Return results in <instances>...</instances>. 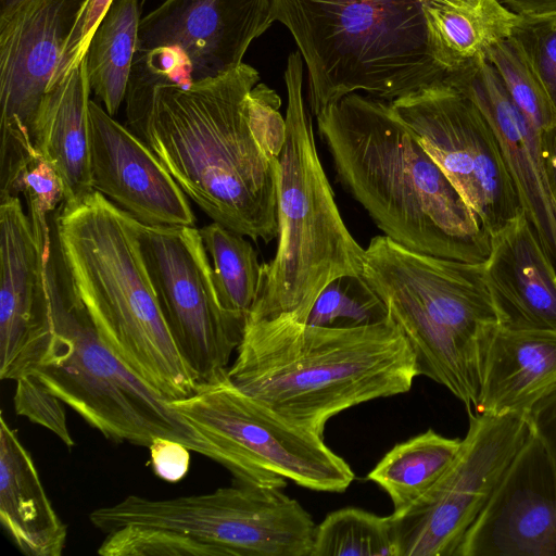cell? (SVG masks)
<instances>
[{
  "instance_id": "cell-1",
  "label": "cell",
  "mask_w": 556,
  "mask_h": 556,
  "mask_svg": "<svg viewBox=\"0 0 556 556\" xmlns=\"http://www.w3.org/2000/svg\"><path fill=\"white\" fill-rule=\"evenodd\" d=\"M247 63L187 88L159 84L127 99L128 128L213 220L254 241L278 237L279 157L255 136Z\"/></svg>"
},
{
  "instance_id": "cell-2",
  "label": "cell",
  "mask_w": 556,
  "mask_h": 556,
  "mask_svg": "<svg viewBox=\"0 0 556 556\" xmlns=\"http://www.w3.org/2000/svg\"><path fill=\"white\" fill-rule=\"evenodd\" d=\"M316 118L338 181L384 236L429 255L486 261L490 236L390 101L354 92Z\"/></svg>"
},
{
  "instance_id": "cell-3",
  "label": "cell",
  "mask_w": 556,
  "mask_h": 556,
  "mask_svg": "<svg viewBox=\"0 0 556 556\" xmlns=\"http://www.w3.org/2000/svg\"><path fill=\"white\" fill-rule=\"evenodd\" d=\"M230 381L282 419L324 437L330 418L406 393L418 376L396 324L313 326L290 317L245 319Z\"/></svg>"
},
{
  "instance_id": "cell-4",
  "label": "cell",
  "mask_w": 556,
  "mask_h": 556,
  "mask_svg": "<svg viewBox=\"0 0 556 556\" xmlns=\"http://www.w3.org/2000/svg\"><path fill=\"white\" fill-rule=\"evenodd\" d=\"M53 240L71 285L101 340L169 401L199 379L172 337L138 241V220L94 190L62 203Z\"/></svg>"
},
{
  "instance_id": "cell-5",
  "label": "cell",
  "mask_w": 556,
  "mask_h": 556,
  "mask_svg": "<svg viewBox=\"0 0 556 556\" xmlns=\"http://www.w3.org/2000/svg\"><path fill=\"white\" fill-rule=\"evenodd\" d=\"M483 264L420 253L378 235L365 249L362 271L410 344L418 376L445 387L467 410L477 403L488 349L503 324Z\"/></svg>"
},
{
  "instance_id": "cell-6",
  "label": "cell",
  "mask_w": 556,
  "mask_h": 556,
  "mask_svg": "<svg viewBox=\"0 0 556 556\" xmlns=\"http://www.w3.org/2000/svg\"><path fill=\"white\" fill-rule=\"evenodd\" d=\"M271 17L306 65L315 116L354 92L393 101L445 76L429 48L422 0H271Z\"/></svg>"
},
{
  "instance_id": "cell-7",
  "label": "cell",
  "mask_w": 556,
  "mask_h": 556,
  "mask_svg": "<svg viewBox=\"0 0 556 556\" xmlns=\"http://www.w3.org/2000/svg\"><path fill=\"white\" fill-rule=\"evenodd\" d=\"M304 61L289 54L285 70L286 136L279 154L278 237L274 258L247 318L278 316L304 323L324 288L362 275L365 249L346 227L321 165L303 99Z\"/></svg>"
},
{
  "instance_id": "cell-8",
  "label": "cell",
  "mask_w": 556,
  "mask_h": 556,
  "mask_svg": "<svg viewBox=\"0 0 556 556\" xmlns=\"http://www.w3.org/2000/svg\"><path fill=\"white\" fill-rule=\"evenodd\" d=\"M90 522L102 556H311L316 523L282 489L247 485L153 500L128 495Z\"/></svg>"
},
{
  "instance_id": "cell-9",
  "label": "cell",
  "mask_w": 556,
  "mask_h": 556,
  "mask_svg": "<svg viewBox=\"0 0 556 556\" xmlns=\"http://www.w3.org/2000/svg\"><path fill=\"white\" fill-rule=\"evenodd\" d=\"M47 277L56 340L48 361L33 376L113 442L149 447L163 437L211 459L206 442L169 400L128 369L101 340L54 243Z\"/></svg>"
},
{
  "instance_id": "cell-10",
  "label": "cell",
  "mask_w": 556,
  "mask_h": 556,
  "mask_svg": "<svg viewBox=\"0 0 556 556\" xmlns=\"http://www.w3.org/2000/svg\"><path fill=\"white\" fill-rule=\"evenodd\" d=\"M168 403L206 442L211 459L239 483L283 489L290 480L312 491L342 493L355 478L323 435L266 408L236 387L227 369Z\"/></svg>"
},
{
  "instance_id": "cell-11",
  "label": "cell",
  "mask_w": 556,
  "mask_h": 556,
  "mask_svg": "<svg viewBox=\"0 0 556 556\" xmlns=\"http://www.w3.org/2000/svg\"><path fill=\"white\" fill-rule=\"evenodd\" d=\"M273 23L271 0H165L141 17L126 98L236 68Z\"/></svg>"
},
{
  "instance_id": "cell-12",
  "label": "cell",
  "mask_w": 556,
  "mask_h": 556,
  "mask_svg": "<svg viewBox=\"0 0 556 556\" xmlns=\"http://www.w3.org/2000/svg\"><path fill=\"white\" fill-rule=\"evenodd\" d=\"M468 415L450 467L421 496L389 516L396 556H455L531 433L526 414Z\"/></svg>"
},
{
  "instance_id": "cell-13",
  "label": "cell",
  "mask_w": 556,
  "mask_h": 556,
  "mask_svg": "<svg viewBox=\"0 0 556 556\" xmlns=\"http://www.w3.org/2000/svg\"><path fill=\"white\" fill-rule=\"evenodd\" d=\"M138 241L168 329L199 383L226 370L245 318L222 306L199 229L138 220Z\"/></svg>"
},
{
  "instance_id": "cell-14",
  "label": "cell",
  "mask_w": 556,
  "mask_h": 556,
  "mask_svg": "<svg viewBox=\"0 0 556 556\" xmlns=\"http://www.w3.org/2000/svg\"><path fill=\"white\" fill-rule=\"evenodd\" d=\"M390 102L490 237L522 211L496 137L468 97L442 79Z\"/></svg>"
},
{
  "instance_id": "cell-15",
  "label": "cell",
  "mask_w": 556,
  "mask_h": 556,
  "mask_svg": "<svg viewBox=\"0 0 556 556\" xmlns=\"http://www.w3.org/2000/svg\"><path fill=\"white\" fill-rule=\"evenodd\" d=\"M87 0H25L0 18V189L37 153L35 115Z\"/></svg>"
},
{
  "instance_id": "cell-16",
  "label": "cell",
  "mask_w": 556,
  "mask_h": 556,
  "mask_svg": "<svg viewBox=\"0 0 556 556\" xmlns=\"http://www.w3.org/2000/svg\"><path fill=\"white\" fill-rule=\"evenodd\" d=\"M52 235L34 228L18 195L0 198V378L33 376L56 340L47 264Z\"/></svg>"
},
{
  "instance_id": "cell-17",
  "label": "cell",
  "mask_w": 556,
  "mask_h": 556,
  "mask_svg": "<svg viewBox=\"0 0 556 556\" xmlns=\"http://www.w3.org/2000/svg\"><path fill=\"white\" fill-rule=\"evenodd\" d=\"M455 556H556V476L532 432Z\"/></svg>"
},
{
  "instance_id": "cell-18",
  "label": "cell",
  "mask_w": 556,
  "mask_h": 556,
  "mask_svg": "<svg viewBox=\"0 0 556 556\" xmlns=\"http://www.w3.org/2000/svg\"><path fill=\"white\" fill-rule=\"evenodd\" d=\"M443 80L468 97L491 126L520 206L556 267V201L543 154V137L509 96L485 55L447 73Z\"/></svg>"
},
{
  "instance_id": "cell-19",
  "label": "cell",
  "mask_w": 556,
  "mask_h": 556,
  "mask_svg": "<svg viewBox=\"0 0 556 556\" xmlns=\"http://www.w3.org/2000/svg\"><path fill=\"white\" fill-rule=\"evenodd\" d=\"M91 172L99 191L152 226H194L186 193L150 147L90 100Z\"/></svg>"
},
{
  "instance_id": "cell-20",
  "label": "cell",
  "mask_w": 556,
  "mask_h": 556,
  "mask_svg": "<svg viewBox=\"0 0 556 556\" xmlns=\"http://www.w3.org/2000/svg\"><path fill=\"white\" fill-rule=\"evenodd\" d=\"M483 271L503 324L556 330V267L522 211L491 235Z\"/></svg>"
},
{
  "instance_id": "cell-21",
  "label": "cell",
  "mask_w": 556,
  "mask_h": 556,
  "mask_svg": "<svg viewBox=\"0 0 556 556\" xmlns=\"http://www.w3.org/2000/svg\"><path fill=\"white\" fill-rule=\"evenodd\" d=\"M556 389V330L502 324L490 342L478 414H526Z\"/></svg>"
},
{
  "instance_id": "cell-22",
  "label": "cell",
  "mask_w": 556,
  "mask_h": 556,
  "mask_svg": "<svg viewBox=\"0 0 556 556\" xmlns=\"http://www.w3.org/2000/svg\"><path fill=\"white\" fill-rule=\"evenodd\" d=\"M86 58L42 98L31 127V138L55 169L64 202H78L94 191L91 172L89 93Z\"/></svg>"
},
{
  "instance_id": "cell-23",
  "label": "cell",
  "mask_w": 556,
  "mask_h": 556,
  "mask_svg": "<svg viewBox=\"0 0 556 556\" xmlns=\"http://www.w3.org/2000/svg\"><path fill=\"white\" fill-rule=\"evenodd\" d=\"M0 521L26 556H61L67 527L49 500L36 465L0 414Z\"/></svg>"
},
{
  "instance_id": "cell-24",
  "label": "cell",
  "mask_w": 556,
  "mask_h": 556,
  "mask_svg": "<svg viewBox=\"0 0 556 556\" xmlns=\"http://www.w3.org/2000/svg\"><path fill=\"white\" fill-rule=\"evenodd\" d=\"M432 58L445 73L513 36L522 16L500 0H422Z\"/></svg>"
},
{
  "instance_id": "cell-25",
  "label": "cell",
  "mask_w": 556,
  "mask_h": 556,
  "mask_svg": "<svg viewBox=\"0 0 556 556\" xmlns=\"http://www.w3.org/2000/svg\"><path fill=\"white\" fill-rule=\"evenodd\" d=\"M140 21L138 0H114L85 56L90 87L111 116L127 94Z\"/></svg>"
},
{
  "instance_id": "cell-26",
  "label": "cell",
  "mask_w": 556,
  "mask_h": 556,
  "mask_svg": "<svg viewBox=\"0 0 556 556\" xmlns=\"http://www.w3.org/2000/svg\"><path fill=\"white\" fill-rule=\"evenodd\" d=\"M462 445L459 438H446L433 429L395 444L367 475L390 497L394 509L406 507L450 467Z\"/></svg>"
},
{
  "instance_id": "cell-27",
  "label": "cell",
  "mask_w": 556,
  "mask_h": 556,
  "mask_svg": "<svg viewBox=\"0 0 556 556\" xmlns=\"http://www.w3.org/2000/svg\"><path fill=\"white\" fill-rule=\"evenodd\" d=\"M222 306L245 318L262 283L263 264L244 236L213 222L199 229Z\"/></svg>"
},
{
  "instance_id": "cell-28",
  "label": "cell",
  "mask_w": 556,
  "mask_h": 556,
  "mask_svg": "<svg viewBox=\"0 0 556 556\" xmlns=\"http://www.w3.org/2000/svg\"><path fill=\"white\" fill-rule=\"evenodd\" d=\"M311 556H396L390 517L337 509L316 525Z\"/></svg>"
},
{
  "instance_id": "cell-29",
  "label": "cell",
  "mask_w": 556,
  "mask_h": 556,
  "mask_svg": "<svg viewBox=\"0 0 556 556\" xmlns=\"http://www.w3.org/2000/svg\"><path fill=\"white\" fill-rule=\"evenodd\" d=\"M485 56L515 104L543 137L556 123V111L519 42L511 36L492 46Z\"/></svg>"
},
{
  "instance_id": "cell-30",
  "label": "cell",
  "mask_w": 556,
  "mask_h": 556,
  "mask_svg": "<svg viewBox=\"0 0 556 556\" xmlns=\"http://www.w3.org/2000/svg\"><path fill=\"white\" fill-rule=\"evenodd\" d=\"M389 318L388 309L362 275L341 276L329 282L313 304L304 323L320 327L351 328Z\"/></svg>"
},
{
  "instance_id": "cell-31",
  "label": "cell",
  "mask_w": 556,
  "mask_h": 556,
  "mask_svg": "<svg viewBox=\"0 0 556 556\" xmlns=\"http://www.w3.org/2000/svg\"><path fill=\"white\" fill-rule=\"evenodd\" d=\"M20 193L25 198L31 224L50 230L49 215L64 202V189L53 166L38 152L24 164L0 198Z\"/></svg>"
},
{
  "instance_id": "cell-32",
  "label": "cell",
  "mask_w": 556,
  "mask_h": 556,
  "mask_svg": "<svg viewBox=\"0 0 556 556\" xmlns=\"http://www.w3.org/2000/svg\"><path fill=\"white\" fill-rule=\"evenodd\" d=\"M513 36L523 49L556 111V13L522 16Z\"/></svg>"
},
{
  "instance_id": "cell-33",
  "label": "cell",
  "mask_w": 556,
  "mask_h": 556,
  "mask_svg": "<svg viewBox=\"0 0 556 556\" xmlns=\"http://www.w3.org/2000/svg\"><path fill=\"white\" fill-rule=\"evenodd\" d=\"M63 404L34 376H26L16 380L14 394L16 414L47 428L59 437L67 447H72L74 440L66 424Z\"/></svg>"
},
{
  "instance_id": "cell-34",
  "label": "cell",
  "mask_w": 556,
  "mask_h": 556,
  "mask_svg": "<svg viewBox=\"0 0 556 556\" xmlns=\"http://www.w3.org/2000/svg\"><path fill=\"white\" fill-rule=\"evenodd\" d=\"M281 100L275 90L263 83L249 94L252 129L267 151L279 157L286 136V118L279 109Z\"/></svg>"
},
{
  "instance_id": "cell-35",
  "label": "cell",
  "mask_w": 556,
  "mask_h": 556,
  "mask_svg": "<svg viewBox=\"0 0 556 556\" xmlns=\"http://www.w3.org/2000/svg\"><path fill=\"white\" fill-rule=\"evenodd\" d=\"M113 1L87 0L85 2L67 38L58 70L48 90L84 60L90 41Z\"/></svg>"
},
{
  "instance_id": "cell-36",
  "label": "cell",
  "mask_w": 556,
  "mask_h": 556,
  "mask_svg": "<svg viewBox=\"0 0 556 556\" xmlns=\"http://www.w3.org/2000/svg\"><path fill=\"white\" fill-rule=\"evenodd\" d=\"M148 448L156 477L167 482H177L187 475L191 451L188 446L168 438L157 437Z\"/></svg>"
},
{
  "instance_id": "cell-37",
  "label": "cell",
  "mask_w": 556,
  "mask_h": 556,
  "mask_svg": "<svg viewBox=\"0 0 556 556\" xmlns=\"http://www.w3.org/2000/svg\"><path fill=\"white\" fill-rule=\"evenodd\" d=\"M531 432L543 445L556 476V389L527 413Z\"/></svg>"
},
{
  "instance_id": "cell-38",
  "label": "cell",
  "mask_w": 556,
  "mask_h": 556,
  "mask_svg": "<svg viewBox=\"0 0 556 556\" xmlns=\"http://www.w3.org/2000/svg\"><path fill=\"white\" fill-rule=\"evenodd\" d=\"M506 8L521 16L556 13V0H500Z\"/></svg>"
},
{
  "instance_id": "cell-39",
  "label": "cell",
  "mask_w": 556,
  "mask_h": 556,
  "mask_svg": "<svg viewBox=\"0 0 556 556\" xmlns=\"http://www.w3.org/2000/svg\"><path fill=\"white\" fill-rule=\"evenodd\" d=\"M543 154L549 187L556 201V123L543 134Z\"/></svg>"
},
{
  "instance_id": "cell-40",
  "label": "cell",
  "mask_w": 556,
  "mask_h": 556,
  "mask_svg": "<svg viewBox=\"0 0 556 556\" xmlns=\"http://www.w3.org/2000/svg\"><path fill=\"white\" fill-rule=\"evenodd\" d=\"M25 0H0V18L12 14Z\"/></svg>"
}]
</instances>
